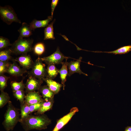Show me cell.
Returning <instances> with one entry per match:
<instances>
[{
	"label": "cell",
	"instance_id": "obj_9",
	"mask_svg": "<svg viewBox=\"0 0 131 131\" xmlns=\"http://www.w3.org/2000/svg\"><path fill=\"white\" fill-rule=\"evenodd\" d=\"M82 59V57H80L76 61H72L70 62H67L68 70V75L69 76H70L75 73L88 75L87 74L83 72L81 69L80 64Z\"/></svg>",
	"mask_w": 131,
	"mask_h": 131
},
{
	"label": "cell",
	"instance_id": "obj_33",
	"mask_svg": "<svg viewBox=\"0 0 131 131\" xmlns=\"http://www.w3.org/2000/svg\"><path fill=\"white\" fill-rule=\"evenodd\" d=\"M124 131H131V126H127L126 127Z\"/></svg>",
	"mask_w": 131,
	"mask_h": 131
},
{
	"label": "cell",
	"instance_id": "obj_10",
	"mask_svg": "<svg viewBox=\"0 0 131 131\" xmlns=\"http://www.w3.org/2000/svg\"><path fill=\"white\" fill-rule=\"evenodd\" d=\"M13 60L18 62L23 68L26 70L31 68L34 63L31 56L27 54L22 55Z\"/></svg>",
	"mask_w": 131,
	"mask_h": 131
},
{
	"label": "cell",
	"instance_id": "obj_16",
	"mask_svg": "<svg viewBox=\"0 0 131 131\" xmlns=\"http://www.w3.org/2000/svg\"><path fill=\"white\" fill-rule=\"evenodd\" d=\"M54 102V98L46 101H44L41 107L37 111L36 114L41 115L44 114L45 112L52 109Z\"/></svg>",
	"mask_w": 131,
	"mask_h": 131
},
{
	"label": "cell",
	"instance_id": "obj_26",
	"mask_svg": "<svg viewBox=\"0 0 131 131\" xmlns=\"http://www.w3.org/2000/svg\"><path fill=\"white\" fill-rule=\"evenodd\" d=\"M33 50L36 54L40 55L43 54L45 50L44 44L41 42H39L36 44L33 48Z\"/></svg>",
	"mask_w": 131,
	"mask_h": 131
},
{
	"label": "cell",
	"instance_id": "obj_21",
	"mask_svg": "<svg viewBox=\"0 0 131 131\" xmlns=\"http://www.w3.org/2000/svg\"><path fill=\"white\" fill-rule=\"evenodd\" d=\"M55 21L54 19L44 29V40L48 39L54 40L55 38L54 35L53 25Z\"/></svg>",
	"mask_w": 131,
	"mask_h": 131
},
{
	"label": "cell",
	"instance_id": "obj_4",
	"mask_svg": "<svg viewBox=\"0 0 131 131\" xmlns=\"http://www.w3.org/2000/svg\"><path fill=\"white\" fill-rule=\"evenodd\" d=\"M41 58L39 57L34 62L31 70L28 73L32 76L43 81L47 77V69Z\"/></svg>",
	"mask_w": 131,
	"mask_h": 131
},
{
	"label": "cell",
	"instance_id": "obj_7",
	"mask_svg": "<svg viewBox=\"0 0 131 131\" xmlns=\"http://www.w3.org/2000/svg\"><path fill=\"white\" fill-rule=\"evenodd\" d=\"M79 111L78 108L76 107L71 108L68 113L57 121L56 124L52 131H59L68 123L72 117Z\"/></svg>",
	"mask_w": 131,
	"mask_h": 131
},
{
	"label": "cell",
	"instance_id": "obj_3",
	"mask_svg": "<svg viewBox=\"0 0 131 131\" xmlns=\"http://www.w3.org/2000/svg\"><path fill=\"white\" fill-rule=\"evenodd\" d=\"M32 39H24L18 37L11 46L10 48L12 53L17 55L27 54L33 50Z\"/></svg>",
	"mask_w": 131,
	"mask_h": 131
},
{
	"label": "cell",
	"instance_id": "obj_5",
	"mask_svg": "<svg viewBox=\"0 0 131 131\" xmlns=\"http://www.w3.org/2000/svg\"><path fill=\"white\" fill-rule=\"evenodd\" d=\"M0 15L1 19L8 25H10L13 22L21 23L13 8L9 6L0 7Z\"/></svg>",
	"mask_w": 131,
	"mask_h": 131
},
{
	"label": "cell",
	"instance_id": "obj_32",
	"mask_svg": "<svg viewBox=\"0 0 131 131\" xmlns=\"http://www.w3.org/2000/svg\"><path fill=\"white\" fill-rule=\"evenodd\" d=\"M58 0H52L51 3V16L53 17V12L58 2Z\"/></svg>",
	"mask_w": 131,
	"mask_h": 131
},
{
	"label": "cell",
	"instance_id": "obj_24",
	"mask_svg": "<svg viewBox=\"0 0 131 131\" xmlns=\"http://www.w3.org/2000/svg\"><path fill=\"white\" fill-rule=\"evenodd\" d=\"M10 85L13 91L24 90V89H25V84L23 83V80L20 82L12 81L10 83Z\"/></svg>",
	"mask_w": 131,
	"mask_h": 131
},
{
	"label": "cell",
	"instance_id": "obj_27",
	"mask_svg": "<svg viewBox=\"0 0 131 131\" xmlns=\"http://www.w3.org/2000/svg\"><path fill=\"white\" fill-rule=\"evenodd\" d=\"M13 92L14 97L20 101V103L24 102L25 95L24 90L13 91Z\"/></svg>",
	"mask_w": 131,
	"mask_h": 131
},
{
	"label": "cell",
	"instance_id": "obj_6",
	"mask_svg": "<svg viewBox=\"0 0 131 131\" xmlns=\"http://www.w3.org/2000/svg\"><path fill=\"white\" fill-rule=\"evenodd\" d=\"M69 58V57L65 56L60 51L58 48H57L56 51L50 56L41 58L42 61L44 62L47 65H56L61 64L64 59L66 60Z\"/></svg>",
	"mask_w": 131,
	"mask_h": 131
},
{
	"label": "cell",
	"instance_id": "obj_19",
	"mask_svg": "<svg viewBox=\"0 0 131 131\" xmlns=\"http://www.w3.org/2000/svg\"><path fill=\"white\" fill-rule=\"evenodd\" d=\"M131 51V45L125 46L121 47L113 51H94L97 53H105L113 54L115 55L124 54L128 53Z\"/></svg>",
	"mask_w": 131,
	"mask_h": 131
},
{
	"label": "cell",
	"instance_id": "obj_23",
	"mask_svg": "<svg viewBox=\"0 0 131 131\" xmlns=\"http://www.w3.org/2000/svg\"><path fill=\"white\" fill-rule=\"evenodd\" d=\"M12 51L10 48L6 49L1 50L0 52V61H8L10 60H13L11 56Z\"/></svg>",
	"mask_w": 131,
	"mask_h": 131
},
{
	"label": "cell",
	"instance_id": "obj_20",
	"mask_svg": "<svg viewBox=\"0 0 131 131\" xmlns=\"http://www.w3.org/2000/svg\"><path fill=\"white\" fill-rule=\"evenodd\" d=\"M21 118L19 122L27 118L30 115L29 105L25 101L20 103Z\"/></svg>",
	"mask_w": 131,
	"mask_h": 131
},
{
	"label": "cell",
	"instance_id": "obj_30",
	"mask_svg": "<svg viewBox=\"0 0 131 131\" xmlns=\"http://www.w3.org/2000/svg\"><path fill=\"white\" fill-rule=\"evenodd\" d=\"M12 44L10 43L9 40L7 38L3 37H0V49L2 50L6 48L9 46H11Z\"/></svg>",
	"mask_w": 131,
	"mask_h": 131
},
{
	"label": "cell",
	"instance_id": "obj_2",
	"mask_svg": "<svg viewBox=\"0 0 131 131\" xmlns=\"http://www.w3.org/2000/svg\"><path fill=\"white\" fill-rule=\"evenodd\" d=\"M18 109L12 105L11 101L8 103L7 109L4 115V120L2 124L6 130H12L20 118Z\"/></svg>",
	"mask_w": 131,
	"mask_h": 131
},
{
	"label": "cell",
	"instance_id": "obj_25",
	"mask_svg": "<svg viewBox=\"0 0 131 131\" xmlns=\"http://www.w3.org/2000/svg\"><path fill=\"white\" fill-rule=\"evenodd\" d=\"M10 97L8 94L3 90L1 91L0 95V108L3 107L10 101Z\"/></svg>",
	"mask_w": 131,
	"mask_h": 131
},
{
	"label": "cell",
	"instance_id": "obj_18",
	"mask_svg": "<svg viewBox=\"0 0 131 131\" xmlns=\"http://www.w3.org/2000/svg\"><path fill=\"white\" fill-rule=\"evenodd\" d=\"M18 31L20 34L19 37L20 38L28 37L32 34V30L29 25L25 22L22 24V26Z\"/></svg>",
	"mask_w": 131,
	"mask_h": 131
},
{
	"label": "cell",
	"instance_id": "obj_15",
	"mask_svg": "<svg viewBox=\"0 0 131 131\" xmlns=\"http://www.w3.org/2000/svg\"><path fill=\"white\" fill-rule=\"evenodd\" d=\"M45 101L54 98L55 94L49 88L47 85L41 86L38 90Z\"/></svg>",
	"mask_w": 131,
	"mask_h": 131
},
{
	"label": "cell",
	"instance_id": "obj_17",
	"mask_svg": "<svg viewBox=\"0 0 131 131\" xmlns=\"http://www.w3.org/2000/svg\"><path fill=\"white\" fill-rule=\"evenodd\" d=\"M67 60H66V61L65 62H62L61 64L62 65L61 68L59 70L61 83L63 85L64 90L65 86V83L66 80V77L68 74Z\"/></svg>",
	"mask_w": 131,
	"mask_h": 131
},
{
	"label": "cell",
	"instance_id": "obj_8",
	"mask_svg": "<svg viewBox=\"0 0 131 131\" xmlns=\"http://www.w3.org/2000/svg\"><path fill=\"white\" fill-rule=\"evenodd\" d=\"M43 81L32 76H29L25 84L26 91L27 93L38 90Z\"/></svg>",
	"mask_w": 131,
	"mask_h": 131
},
{
	"label": "cell",
	"instance_id": "obj_29",
	"mask_svg": "<svg viewBox=\"0 0 131 131\" xmlns=\"http://www.w3.org/2000/svg\"><path fill=\"white\" fill-rule=\"evenodd\" d=\"M9 78L4 74L0 75V90H3L7 86V82Z\"/></svg>",
	"mask_w": 131,
	"mask_h": 131
},
{
	"label": "cell",
	"instance_id": "obj_14",
	"mask_svg": "<svg viewBox=\"0 0 131 131\" xmlns=\"http://www.w3.org/2000/svg\"><path fill=\"white\" fill-rule=\"evenodd\" d=\"M49 89L55 94H58L61 88L63 86L62 84L53 80L48 78H46L44 81Z\"/></svg>",
	"mask_w": 131,
	"mask_h": 131
},
{
	"label": "cell",
	"instance_id": "obj_13",
	"mask_svg": "<svg viewBox=\"0 0 131 131\" xmlns=\"http://www.w3.org/2000/svg\"><path fill=\"white\" fill-rule=\"evenodd\" d=\"M52 17L51 16H48L47 19L44 20L34 19L30 23V27L32 30L34 31L37 28L47 26L49 22L52 20Z\"/></svg>",
	"mask_w": 131,
	"mask_h": 131
},
{
	"label": "cell",
	"instance_id": "obj_31",
	"mask_svg": "<svg viewBox=\"0 0 131 131\" xmlns=\"http://www.w3.org/2000/svg\"><path fill=\"white\" fill-rule=\"evenodd\" d=\"M43 102H39L29 105L30 114L34 112L38 111L41 107Z\"/></svg>",
	"mask_w": 131,
	"mask_h": 131
},
{
	"label": "cell",
	"instance_id": "obj_22",
	"mask_svg": "<svg viewBox=\"0 0 131 131\" xmlns=\"http://www.w3.org/2000/svg\"><path fill=\"white\" fill-rule=\"evenodd\" d=\"M47 70L48 75L47 78L52 80L54 79L59 73V70L56 68L54 65H48Z\"/></svg>",
	"mask_w": 131,
	"mask_h": 131
},
{
	"label": "cell",
	"instance_id": "obj_1",
	"mask_svg": "<svg viewBox=\"0 0 131 131\" xmlns=\"http://www.w3.org/2000/svg\"><path fill=\"white\" fill-rule=\"evenodd\" d=\"M25 131L33 129L40 130L47 129L51 120L44 114L37 115H29L20 122Z\"/></svg>",
	"mask_w": 131,
	"mask_h": 131
},
{
	"label": "cell",
	"instance_id": "obj_12",
	"mask_svg": "<svg viewBox=\"0 0 131 131\" xmlns=\"http://www.w3.org/2000/svg\"><path fill=\"white\" fill-rule=\"evenodd\" d=\"M13 59V62L11 64L7 73L11 76L18 77L22 76L24 74L27 73L26 70L20 68Z\"/></svg>",
	"mask_w": 131,
	"mask_h": 131
},
{
	"label": "cell",
	"instance_id": "obj_28",
	"mask_svg": "<svg viewBox=\"0 0 131 131\" xmlns=\"http://www.w3.org/2000/svg\"><path fill=\"white\" fill-rule=\"evenodd\" d=\"M11 63L8 61H0V75L4 74L7 73Z\"/></svg>",
	"mask_w": 131,
	"mask_h": 131
},
{
	"label": "cell",
	"instance_id": "obj_11",
	"mask_svg": "<svg viewBox=\"0 0 131 131\" xmlns=\"http://www.w3.org/2000/svg\"><path fill=\"white\" fill-rule=\"evenodd\" d=\"M45 100L42 98L39 92L34 91L27 93L25 96V102L29 105L35 103L43 102Z\"/></svg>",
	"mask_w": 131,
	"mask_h": 131
}]
</instances>
